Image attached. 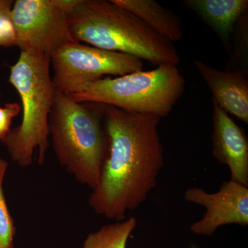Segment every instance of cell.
Returning <instances> with one entry per match:
<instances>
[{"instance_id": "obj_16", "label": "cell", "mask_w": 248, "mask_h": 248, "mask_svg": "<svg viewBox=\"0 0 248 248\" xmlns=\"http://www.w3.org/2000/svg\"><path fill=\"white\" fill-rule=\"evenodd\" d=\"M21 110L22 106L16 102L8 103L4 107H0V141L9 133L13 120Z\"/></svg>"}, {"instance_id": "obj_8", "label": "cell", "mask_w": 248, "mask_h": 248, "mask_svg": "<svg viewBox=\"0 0 248 248\" xmlns=\"http://www.w3.org/2000/svg\"><path fill=\"white\" fill-rule=\"evenodd\" d=\"M184 198L205 209L203 218L190 226L194 234L212 236L221 226H248V187L242 184L231 180L223 182L215 193L192 187L186 190Z\"/></svg>"}, {"instance_id": "obj_15", "label": "cell", "mask_w": 248, "mask_h": 248, "mask_svg": "<svg viewBox=\"0 0 248 248\" xmlns=\"http://www.w3.org/2000/svg\"><path fill=\"white\" fill-rule=\"evenodd\" d=\"M14 1L0 0V46H17L16 32L11 19Z\"/></svg>"}, {"instance_id": "obj_7", "label": "cell", "mask_w": 248, "mask_h": 248, "mask_svg": "<svg viewBox=\"0 0 248 248\" xmlns=\"http://www.w3.org/2000/svg\"><path fill=\"white\" fill-rule=\"evenodd\" d=\"M79 0H17L11 11L17 46L50 56L75 42L69 16Z\"/></svg>"}, {"instance_id": "obj_13", "label": "cell", "mask_w": 248, "mask_h": 248, "mask_svg": "<svg viewBox=\"0 0 248 248\" xmlns=\"http://www.w3.org/2000/svg\"><path fill=\"white\" fill-rule=\"evenodd\" d=\"M137 225L138 219L134 217L105 225L86 236L82 248H126L129 237Z\"/></svg>"}, {"instance_id": "obj_4", "label": "cell", "mask_w": 248, "mask_h": 248, "mask_svg": "<svg viewBox=\"0 0 248 248\" xmlns=\"http://www.w3.org/2000/svg\"><path fill=\"white\" fill-rule=\"evenodd\" d=\"M50 68V56L32 51H20L17 62L11 67L9 81L20 97L22 120L1 142L11 160L20 167L32 164L35 149L38 164L45 161L49 115L56 91Z\"/></svg>"}, {"instance_id": "obj_17", "label": "cell", "mask_w": 248, "mask_h": 248, "mask_svg": "<svg viewBox=\"0 0 248 248\" xmlns=\"http://www.w3.org/2000/svg\"><path fill=\"white\" fill-rule=\"evenodd\" d=\"M0 98H1V95H0Z\"/></svg>"}, {"instance_id": "obj_2", "label": "cell", "mask_w": 248, "mask_h": 248, "mask_svg": "<svg viewBox=\"0 0 248 248\" xmlns=\"http://www.w3.org/2000/svg\"><path fill=\"white\" fill-rule=\"evenodd\" d=\"M75 40L133 55L156 66H176L180 57L172 43L138 17L105 0H79L69 16Z\"/></svg>"}, {"instance_id": "obj_9", "label": "cell", "mask_w": 248, "mask_h": 248, "mask_svg": "<svg viewBox=\"0 0 248 248\" xmlns=\"http://www.w3.org/2000/svg\"><path fill=\"white\" fill-rule=\"evenodd\" d=\"M212 101L214 157L229 168L231 181L248 187V141L246 133L215 100Z\"/></svg>"}, {"instance_id": "obj_6", "label": "cell", "mask_w": 248, "mask_h": 248, "mask_svg": "<svg viewBox=\"0 0 248 248\" xmlns=\"http://www.w3.org/2000/svg\"><path fill=\"white\" fill-rule=\"evenodd\" d=\"M53 84L66 95L82 91L104 76H125L143 69V60L128 54L110 51L75 41L50 56Z\"/></svg>"}, {"instance_id": "obj_10", "label": "cell", "mask_w": 248, "mask_h": 248, "mask_svg": "<svg viewBox=\"0 0 248 248\" xmlns=\"http://www.w3.org/2000/svg\"><path fill=\"white\" fill-rule=\"evenodd\" d=\"M195 66L208 86L212 99L227 113L248 124V80L241 71H219L196 60Z\"/></svg>"}, {"instance_id": "obj_14", "label": "cell", "mask_w": 248, "mask_h": 248, "mask_svg": "<svg viewBox=\"0 0 248 248\" xmlns=\"http://www.w3.org/2000/svg\"><path fill=\"white\" fill-rule=\"evenodd\" d=\"M7 161L0 157V248H14L16 227L8 208L3 189L5 174L7 170Z\"/></svg>"}, {"instance_id": "obj_12", "label": "cell", "mask_w": 248, "mask_h": 248, "mask_svg": "<svg viewBox=\"0 0 248 248\" xmlns=\"http://www.w3.org/2000/svg\"><path fill=\"white\" fill-rule=\"evenodd\" d=\"M135 15L142 22L171 43L183 38L182 23L172 11L154 0H111Z\"/></svg>"}, {"instance_id": "obj_5", "label": "cell", "mask_w": 248, "mask_h": 248, "mask_svg": "<svg viewBox=\"0 0 248 248\" xmlns=\"http://www.w3.org/2000/svg\"><path fill=\"white\" fill-rule=\"evenodd\" d=\"M185 89L186 80L177 67L161 65L152 71L101 78L69 97L77 102L110 106L161 119L170 113Z\"/></svg>"}, {"instance_id": "obj_11", "label": "cell", "mask_w": 248, "mask_h": 248, "mask_svg": "<svg viewBox=\"0 0 248 248\" xmlns=\"http://www.w3.org/2000/svg\"><path fill=\"white\" fill-rule=\"evenodd\" d=\"M184 4L211 28L231 53L234 27L248 11V0H186Z\"/></svg>"}, {"instance_id": "obj_1", "label": "cell", "mask_w": 248, "mask_h": 248, "mask_svg": "<svg viewBox=\"0 0 248 248\" xmlns=\"http://www.w3.org/2000/svg\"><path fill=\"white\" fill-rule=\"evenodd\" d=\"M108 148L99 182L89 196L94 213L123 221L155 188L164 165L157 116L132 113L105 106Z\"/></svg>"}, {"instance_id": "obj_3", "label": "cell", "mask_w": 248, "mask_h": 248, "mask_svg": "<svg viewBox=\"0 0 248 248\" xmlns=\"http://www.w3.org/2000/svg\"><path fill=\"white\" fill-rule=\"evenodd\" d=\"M104 108L102 104L77 102L56 90L49 115V137L59 163L92 190L108 148Z\"/></svg>"}]
</instances>
